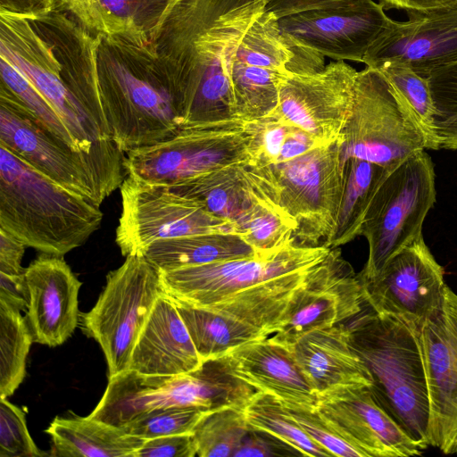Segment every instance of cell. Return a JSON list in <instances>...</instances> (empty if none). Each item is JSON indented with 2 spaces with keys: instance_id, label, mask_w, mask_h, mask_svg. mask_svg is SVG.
<instances>
[{
  "instance_id": "obj_1",
  "label": "cell",
  "mask_w": 457,
  "mask_h": 457,
  "mask_svg": "<svg viewBox=\"0 0 457 457\" xmlns=\"http://www.w3.org/2000/svg\"><path fill=\"white\" fill-rule=\"evenodd\" d=\"M267 0H173L151 47L187 99L185 123L233 119L237 46Z\"/></svg>"
},
{
  "instance_id": "obj_2",
  "label": "cell",
  "mask_w": 457,
  "mask_h": 457,
  "mask_svg": "<svg viewBox=\"0 0 457 457\" xmlns=\"http://www.w3.org/2000/svg\"><path fill=\"white\" fill-rule=\"evenodd\" d=\"M330 248L293 241L266 255L159 271L174 301L207 309L274 334L289 301Z\"/></svg>"
},
{
  "instance_id": "obj_3",
  "label": "cell",
  "mask_w": 457,
  "mask_h": 457,
  "mask_svg": "<svg viewBox=\"0 0 457 457\" xmlns=\"http://www.w3.org/2000/svg\"><path fill=\"white\" fill-rule=\"evenodd\" d=\"M98 36L101 103L119 149L126 154L174 134L189 105L152 47L120 36Z\"/></svg>"
},
{
  "instance_id": "obj_4",
  "label": "cell",
  "mask_w": 457,
  "mask_h": 457,
  "mask_svg": "<svg viewBox=\"0 0 457 457\" xmlns=\"http://www.w3.org/2000/svg\"><path fill=\"white\" fill-rule=\"evenodd\" d=\"M100 206L0 145V228L43 253L63 256L102 222Z\"/></svg>"
},
{
  "instance_id": "obj_5",
  "label": "cell",
  "mask_w": 457,
  "mask_h": 457,
  "mask_svg": "<svg viewBox=\"0 0 457 457\" xmlns=\"http://www.w3.org/2000/svg\"><path fill=\"white\" fill-rule=\"evenodd\" d=\"M348 341L367 366L376 399L425 450L429 401L418 334L368 304L344 322Z\"/></svg>"
},
{
  "instance_id": "obj_6",
  "label": "cell",
  "mask_w": 457,
  "mask_h": 457,
  "mask_svg": "<svg viewBox=\"0 0 457 457\" xmlns=\"http://www.w3.org/2000/svg\"><path fill=\"white\" fill-rule=\"evenodd\" d=\"M0 145L39 172L98 206L120 187L126 175L124 154L77 150L3 93H0Z\"/></svg>"
},
{
  "instance_id": "obj_7",
  "label": "cell",
  "mask_w": 457,
  "mask_h": 457,
  "mask_svg": "<svg viewBox=\"0 0 457 457\" xmlns=\"http://www.w3.org/2000/svg\"><path fill=\"white\" fill-rule=\"evenodd\" d=\"M435 179L433 162L425 150L387 169L361 230L369 244L361 279L376 277L395 253L422 236L424 220L436 203Z\"/></svg>"
},
{
  "instance_id": "obj_8",
  "label": "cell",
  "mask_w": 457,
  "mask_h": 457,
  "mask_svg": "<svg viewBox=\"0 0 457 457\" xmlns=\"http://www.w3.org/2000/svg\"><path fill=\"white\" fill-rule=\"evenodd\" d=\"M253 129L237 118L182 125L154 144L126 153V175L170 186L231 164L252 161Z\"/></svg>"
},
{
  "instance_id": "obj_9",
  "label": "cell",
  "mask_w": 457,
  "mask_h": 457,
  "mask_svg": "<svg viewBox=\"0 0 457 457\" xmlns=\"http://www.w3.org/2000/svg\"><path fill=\"white\" fill-rule=\"evenodd\" d=\"M343 159L391 168L431 149L429 138L401 94L377 69L359 71L351 116L342 132Z\"/></svg>"
},
{
  "instance_id": "obj_10",
  "label": "cell",
  "mask_w": 457,
  "mask_h": 457,
  "mask_svg": "<svg viewBox=\"0 0 457 457\" xmlns=\"http://www.w3.org/2000/svg\"><path fill=\"white\" fill-rule=\"evenodd\" d=\"M162 292L158 270L143 255H128L106 276L94 307L79 315L83 333L104 354L108 378L129 370L137 340Z\"/></svg>"
},
{
  "instance_id": "obj_11",
  "label": "cell",
  "mask_w": 457,
  "mask_h": 457,
  "mask_svg": "<svg viewBox=\"0 0 457 457\" xmlns=\"http://www.w3.org/2000/svg\"><path fill=\"white\" fill-rule=\"evenodd\" d=\"M273 167L281 206L296 224L294 239L304 246L324 245L335 230L345 189L342 138Z\"/></svg>"
},
{
  "instance_id": "obj_12",
  "label": "cell",
  "mask_w": 457,
  "mask_h": 457,
  "mask_svg": "<svg viewBox=\"0 0 457 457\" xmlns=\"http://www.w3.org/2000/svg\"><path fill=\"white\" fill-rule=\"evenodd\" d=\"M122 210L116 244L124 256L140 254L154 241L211 232H233L231 222L209 212L168 186L127 176L120 187Z\"/></svg>"
},
{
  "instance_id": "obj_13",
  "label": "cell",
  "mask_w": 457,
  "mask_h": 457,
  "mask_svg": "<svg viewBox=\"0 0 457 457\" xmlns=\"http://www.w3.org/2000/svg\"><path fill=\"white\" fill-rule=\"evenodd\" d=\"M444 273L421 236L395 253L376 277L361 279L364 302L419 335L443 304L447 287Z\"/></svg>"
},
{
  "instance_id": "obj_14",
  "label": "cell",
  "mask_w": 457,
  "mask_h": 457,
  "mask_svg": "<svg viewBox=\"0 0 457 457\" xmlns=\"http://www.w3.org/2000/svg\"><path fill=\"white\" fill-rule=\"evenodd\" d=\"M362 285L339 247L310 270L270 338L291 348L305 334L344 323L360 313Z\"/></svg>"
},
{
  "instance_id": "obj_15",
  "label": "cell",
  "mask_w": 457,
  "mask_h": 457,
  "mask_svg": "<svg viewBox=\"0 0 457 457\" xmlns=\"http://www.w3.org/2000/svg\"><path fill=\"white\" fill-rule=\"evenodd\" d=\"M357 73L345 61L329 62L312 73H290L280 83L272 115L304 130L320 145L334 143L351 116Z\"/></svg>"
},
{
  "instance_id": "obj_16",
  "label": "cell",
  "mask_w": 457,
  "mask_h": 457,
  "mask_svg": "<svg viewBox=\"0 0 457 457\" xmlns=\"http://www.w3.org/2000/svg\"><path fill=\"white\" fill-rule=\"evenodd\" d=\"M391 20L379 2L352 0L340 6L282 17L278 25L293 45L314 50L334 61L363 62Z\"/></svg>"
},
{
  "instance_id": "obj_17",
  "label": "cell",
  "mask_w": 457,
  "mask_h": 457,
  "mask_svg": "<svg viewBox=\"0 0 457 457\" xmlns=\"http://www.w3.org/2000/svg\"><path fill=\"white\" fill-rule=\"evenodd\" d=\"M428 401L429 446L457 450V294L448 286L440 309L418 335Z\"/></svg>"
},
{
  "instance_id": "obj_18",
  "label": "cell",
  "mask_w": 457,
  "mask_h": 457,
  "mask_svg": "<svg viewBox=\"0 0 457 457\" xmlns=\"http://www.w3.org/2000/svg\"><path fill=\"white\" fill-rule=\"evenodd\" d=\"M0 56L24 75L50 103L79 149L87 153L120 154L113 140L106 139L79 101L44 62L37 33L26 18L0 14Z\"/></svg>"
},
{
  "instance_id": "obj_19",
  "label": "cell",
  "mask_w": 457,
  "mask_h": 457,
  "mask_svg": "<svg viewBox=\"0 0 457 457\" xmlns=\"http://www.w3.org/2000/svg\"><path fill=\"white\" fill-rule=\"evenodd\" d=\"M318 397L320 414L364 457L422 453V446L381 406L370 386L339 388Z\"/></svg>"
},
{
  "instance_id": "obj_20",
  "label": "cell",
  "mask_w": 457,
  "mask_h": 457,
  "mask_svg": "<svg viewBox=\"0 0 457 457\" xmlns=\"http://www.w3.org/2000/svg\"><path fill=\"white\" fill-rule=\"evenodd\" d=\"M406 12L404 21L391 20L366 54L365 66L390 59L428 79L457 62V4Z\"/></svg>"
},
{
  "instance_id": "obj_21",
  "label": "cell",
  "mask_w": 457,
  "mask_h": 457,
  "mask_svg": "<svg viewBox=\"0 0 457 457\" xmlns=\"http://www.w3.org/2000/svg\"><path fill=\"white\" fill-rule=\"evenodd\" d=\"M168 187L231 222L237 234L260 207L281 205L274 167L253 161L231 164Z\"/></svg>"
},
{
  "instance_id": "obj_22",
  "label": "cell",
  "mask_w": 457,
  "mask_h": 457,
  "mask_svg": "<svg viewBox=\"0 0 457 457\" xmlns=\"http://www.w3.org/2000/svg\"><path fill=\"white\" fill-rule=\"evenodd\" d=\"M29 302L26 314L34 342L55 347L79 325V292L82 283L62 256L38 255L25 268Z\"/></svg>"
},
{
  "instance_id": "obj_23",
  "label": "cell",
  "mask_w": 457,
  "mask_h": 457,
  "mask_svg": "<svg viewBox=\"0 0 457 457\" xmlns=\"http://www.w3.org/2000/svg\"><path fill=\"white\" fill-rule=\"evenodd\" d=\"M233 373L285 405L316 409L319 402L291 348L270 337L243 345L226 354Z\"/></svg>"
},
{
  "instance_id": "obj_24",
  "label": "cell",
  "mask_w": 457,
  "mask_h": 457,
  "mask_svg": "<svg viewBox=\"0 0 457 457\" xmlns=\"http://www.w3.org/2000/svg\"><path fill=\"white\" fill-rule=\"evenodd\" d=\"M202 363L176 303L162 292L137 340L129 370L147 377H171Z\"/></svg>"
},
{
  "instance_id": "obj_25",
  "label": "cell",
  "mask_w": 457,
  "mask_h": 457,
  "mask_svg": "<svg viewBox=\"0 0 457 457\" xmlns=\"http://www.w3.org/2000/svg\"><path fill=\"white\" fill-rule=\"evenodd\" d=\"M151 378L155 384L154 409L189 406L209 412L223 408L244 410L259 392L233 373L226 355L204 361L188 373Z\"/></svg>"
},
{
  "instance_id": "obj_26",
  "label": "cell",
  "mask_w": 457,
  "mask_h": 457,
  "mask_svg": "<svg viewBox=\"0 0 457 457\" xmlns=\"http://www.w3.org/2000/svg\"><path fill=\"white\" fill-rule=\"evenodd\" d=\"M291 349L318 395L339 388L372 386L371 375L351 346L344 323L311 331Z\"/></svg>"
},
{
  "instance_id": "obj_27",
  "label": "cell",
  "mask_w": 457,
  "mask_h": 457,
  "mask_svg": "<svg viewBox=\"0 0 457 457\" xmlns=\"http://www.w3.org/2000/svg\"><path fill=\"white\" fill-rule=\"evenodd\" d=\"M173 0H58L56 10L71 15L94 34L116 35L151 46Z\"/></svg>"
},
{
  "instance_id": "obj_28",
  "label": "cell",
  "mask_w": 457,
  "mask_h": 457,
  "mask_svg": "<svg viewBox=\"0 0 457 457\" xmlns=\"http://www.w3.org/2000/svg\"><path fill=\"white\" fill-rule=\"evenodd\" d=\"M45 432L60 457H133L145 441L89 416H56Z\"/></svg>"
},
{
  "instance_id": "obj_29",
  "label": "cell",
  "mask_w": 457,
  "mask_h": 457,
  "mask_svg": "<svg viewBox=\"0 0 457 457\" xmlns=\"http://www.w3.org/2000/svg\"><path fill=\"white\" fill-rule=\"evenodd\" d=\"M159 271L259 255L238 234L211 232L157 240L142 252Z\"/></svg>"
},
{
  "instance_id": "obj_30",
  "label": "cell",
  "mask_w": 457,
  "mask_h": 457,
  "mask_svg": "<svg viewBox=\"0 0 457 457\" xmlns=\"http://www.w3.org/2000/svg\"><path fill=\"white\" fill-rule=\"evenodd\" d=\"M174 303L202 361L225 356L237 347L269 337L259 328L226 315Z\"/></svg>"
},
{
  "instance_id": "obj_31",
  "label": "cell",
  "mask_w": 457,
  "mask_h": 457,
  "mask_svg": "<svg viewBox=\"0 0 457 457\" xmlns=\"http://www.w3.org/2000/svg\"><path fill=\"white\" fill-rule=\"evenodd\" d=\"M346 184L331 237L324 245L339 247L361 236L364 217L388 168L355 157L345 161Z\"/></svg>"
},
{
  "instance_id": "obj_32",
  "label": "cell",
  "mask_w": 457,
  "mask_h": 457,
  "mask_svg": "<svg viewBox=\"0 0 457 457\" xmlns=\"http://www.w3.org/2000/svg\"><path fill=\"white\" fill-rule=\"evenodd\" d=\"M288 74L234 58L230 82L235 117L255 121L271 116L278 105L280 83Z\"/></svg>"
},
{
  "instance_id": "obj_33",
  "label": "cell",
  "mask_w": 457,
  "mask_h": 457,
  "mask_svg": "<svg viewBox=\"0 0 457 457\" xmlns=\"http://www.w3.org/2000/svg\"><path fill=\"white\" fill-rule=\"evenodd\" d=\"M154 390L151 377L127 370L109 378L101 400L88 416L123 429L154 409Z\"/></svg>"
},
{
  "instance_id": "obj_34",
  "label": "cell",
  "mask_w": 457,
  "mask_h": 457,
  "mask_svg": "<svg viewBox=\"0 0 457 457\" xmlns=\"http://www.w3.org/2000/svg\"><path fill=\"white\" fill-rule=\"evenodd\" d=\"M33 335L21 311L0 301V397L14 394L26 376Z\"/></svg>"
},
{
  "instance_id": "obj_35",
  "label": "cell",
  "mask_w": 457,
  "mask_h": 457,
  "mask_svg": "<svg viewBox=\"0 0 457 457\" xmlns=\"http://www.w3.org/2000/svg\"><path fill=\"white\" fill-rule=\"evenodd\" d=\"M249 425L280 438L300 451L303 456H332L313 441L275 396L258 392L244 409Z\"/></svg>"
},
{
  "instance_id": "obj_36",
  "label": "cell",
  "mask_w": 457,
  "mask_h": 457,
  "mask_svg": "<svg viewBox=\"0 0 457 457\" xmlns=\"http://www.w3.org/2000/svg\"><path fill=\"white\" fill-rule=\"evenodd\" d=\"M250 428L243 409L223 408L207 412L192 433L196 456L233 457Z\"/></svg>"
},
{
  "instance_id": "obj_37",
  "label": "cell",
  "mask_w": 457,
  "mask_h": 457,
  "mask_svg": "<svg viewBox=\"0 0 457 457\" xmlns=\"http://www.w3.org/2000/svg\"><path fill=\"white\" fill-rule=\"evenodd\" d=\"M428 82L433 101V150L457 151V62L434 71Z\"/></svg>"
},
{
  "instance_id": "obj_38",
  "label": "cell",
  "mask_w": 457,
  "mask_h": 457,
  "mask_svg": "<svg viewBox=\"0 0 457 457\" xmlns=\"http://www.w3.org/2000/svg\"><path fill=\"white\" fill-rule=\"evenodd\" d=\"M0 76V93L19 103L57 137L82 151L78 148L64 122L50 103L24 75L2 56Z\"/></svg>"
},
{
  "instance_id": "obj_39",
  "label": "cell",
  "mask_w": 457,
  "mask_h": 457,
  "mask_svg": "<svg viewBox=\"0 0 457 457\" xmlns=\"http://www.w3.org/2000/svg\"><path fill=\"white\" fill-rule=\"evenodd\" d=\"M295 220L281 205H264L251 215L237 234L259 255H266L295 241Z\"/></svg>"
},
{
  "instance_id": "obj_40",
  "label": "cell",
  "mask_w": 457,
  "mask_h": 457,
  "mask_svg": "<svg viewBox=\"0 0 457 457\" xmlns=\"http://www.w3.org/2000/svg\"><path fill=\"white\" fill-rule=\"evenodd\" d=\"M369 67L378 70L401 94L427 133L433 149L430 135L433 101L428 79L421 77L407 65L390 59L379 61Z\"/></svg>"
},
{
  "instance_id": "obj_41",
  "label": "cell",
  "mask_w": 457,
  "mask_h": 457,
  "mask_svg": "<svg viewBox=\"0 0 457 457\" xmlns=\"http://www.w3.org/2000/svg\"><path fill=\"white\" fill-rule=\"evenodd\" d=\"M209 411L189 406H163L150 410L126 426L128 434L151 439L164 436L192 434L199 420Z\"/></svg>"
},
{
  "instance_id": "obj_42",
  "label": "cell",
  "mask_w": 457,
  "mask_h": 457,
  "mask_svg": "<svg viewBox=\"0 0 457 457\" xmlns=\"http://www.w3.org/2000/svg\"><path fill=\"white\" fill-rule=\"evenodd\" d=\"M27 428L25 412L0 397V457H42Z\"/></svg>"
},
{
  "instance_id": "obj_43",
  "label": "cell",
  "mask_w": 457,
  "mask_h": 457,
  "mask_svg": "<svg viewBox=\"0 0 457 457\" xmlns=\"http://www.w3.org/2000/svg\"><path fill=\"white\" fill-rule=\"evenodd\" d=\"M289 414L303 430L332 456L364 457L363 454L341 437L323 419L317 408L300 405H285Z\"/></svg>"
},
{
  "instance_id": "obj_44",
  "label": "cell",
  "mask_w": 457,
  "mask_h": 457,
  "mask_svg": "<svg viewBox=\"0 0 457 457\" xmlns=\"http://www.w3.org/2000/svg\"><path fill=\"white\" fill-rule=\"evenodd\" d=\"M253 129L252 161L262 165H276L290 130L287 124L271 115L251 121Z\"/></svg>"
},
{
  "instance_id": "obj_45",
  "label": "cell",
  "mask_w": 457,
  "mask_h": 457,
  "mask_svg": "<svg viewBox=\"0 0 457 457\" xmlns=\"http://www.w3.org/2000/svg\"><path fill=\"white\" fill-rule=\"evenodd\" d=\"M250 456H303V454L270 433L251 427L233 454V457Z\"/></svg>"
},
{
  "instance_id": "obj_46",
  "label": "cell",
  "mask_w": 457,
  "mask_h": 457,
  "mask_svg": "<svg viewBox=\"0 0 457 457\" xmlns=\"http://www.w3.org/2000/svg\"><path fill=\"white\" fill-rule=\"evenodd\" d=\"M196 449L192 434L164 436L146 439L133 457H195Z\"/></svg>"
},
{
  "instance_id": "obj_47",
  "label": "cell",
  "mask_w": 457,
  "mask_h": 457,
  "mask_svg": "<svg viewBox=\"0 0 457 457\" xmlns=\"http://www.w3.org/2000/svg\"><path fill=\"white\" fill-rule=\"evenodd\" d=\"M26 245L0 228V272L7 275H21L25 269L21 266Z\"/></svg>"
},
{
  "instance_id": "obj_48",
  "label": "cell",
  "mask_w": 457,
  "mask_h": 457,
  "mask_svg": "<svg viewBox=\"0 0 457 457\" xmlns=\"http://www.w3.org/2000/svg\"><path fill=\"white\" fill-rule=\"evenodd\" d=\"M0 301L9 303L21 312L28 309L29 294L25 272L21 275H7L0 272Z\"/></svg>"
},
{
  "instance_id": "obj_49",
  "label": "cell",
  "mask_w": 457,
  "mask_h": 457,
  "mask_svg": "<svg viewBox=\"0 0 457 457\" xmlns=\"http://www.w3.org/2000/svg\"><path fill=\"white\" fill-rule=\"evenodd\" d=\"M58 0H0V13L34 19L57 8Z\"/></svg>"
},
{
  "instance_id": "obj_50",
  "label": "cell",
  "mask_w": 457,
  "mask_h": 457,
  "mask_svg": "<svg viewBox=\"0 0 457 457\" xmlns=\"http://www.w3.org/2000/svg\"><path fill=\"white\" fill-rule=\"evenodd\" d=\"M352 0H267L266 10L278 20L303 11L340 6Z\"/></svg>"
},
{
  "instance_id": "obj_51",
  "label": "cell",
  "mask_w": 457,
  "mask_h": 457,
  "mask_svg": "<svg viewBox=\"0 0 457 457\" xmlns=\"http://www.w3.org/2000/svg\"><path fill=\"white\" fill-rule=\"evenodd\" d=\"M385 9L429 10L457 4V0H378Z\"/></svg>"
},
{
  "instance_id": "obj_52",
  "label": "cell",
  "mask_w": 457,
  "mask_h": 457,
  "mask_svg": "<svg viewBox=\"0 0 457 457\" xmlns=\"http://www.w3.org/2000/svg\"><path fill=\"white\" fill-rule=\"evenodd\" d=\"M457 453V450H456V453Z\"/></svg>"
}]
</instances>
